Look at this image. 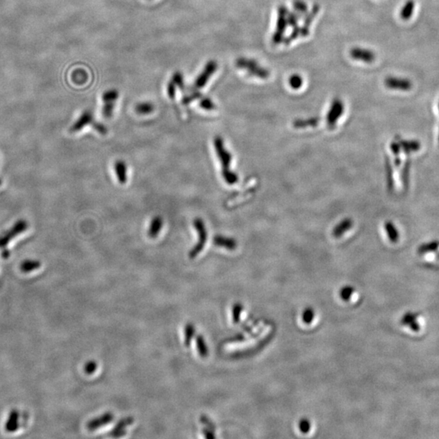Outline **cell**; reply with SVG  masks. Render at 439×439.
I'll use <instances>...</instances> for the list:
<instances>
[{
    "instance_id": "cell-29",
    "label": "cell",
    "mask_w": 439,
    "mask_h": 439,
    "mask_svg": "<svg viewBox=\"0 0 439 439\" xmlns=\"http://www.w3.org/2000/svg\"><path fill=\"white\" fill-rule=\"evenodd\" d=\"M221 174H222V177H223L225 182L229 184V185H234V184H236L239 181V176L235 172H233L232 170H230V168L222 169Z\"/></svg>"
},
{
    "instance_id": "cell-3",
    "label": "cell",
    "mask_w": 439,
    "mask_h": 439,
    "mask_svg": "<svg viewBox=\"0 0 439 439\" xmlns=\"http://www.w3.org/2000/svg\"><path fill=\"white\" fill-rule=\"evenodd\" d=\"M193 225H194V229L197 230L199 239H198L196 244L191 248L189 252V257L190 259L196 258L197 256L203 252V248L205 247L206 243H207V239H208V231L206 229L205 224L202 219H194L193 221Z\"/></svg>"
},
{
    "instance_id": "cell-23",
    "label": "cell",
    "mask_w": 439,
    "mask_h": 439,
    "mask_svg": "<svg viewBox=\"0 0 439 439\" xmlns=\"http://www.w3.org/2000/svg\"><path fill=\"white\" fill-rule=\"evenodd\" d=\"M385 229H386V234H387V236H388L389 240L392 242V243H396V242L399 241L400 234H399V231H398L397 229L395 228V225L392 222H391V221L386 222L385 224Z\"/></svg>"
},
{
    "instance_id": "cell-32",
    "label": "cell",
    "mask_w": 439,
    "mask_h": 439,
    "mask_svg": "<svg viewBox=\"0 0 439 439\" xmlns=\"http://www.w3.org/2000/svg\"><path fill=\"white\" fill-rule=\"evenodd\" d=\"M293 8L297 13L304 15L307 12V5L303 0H294L293 2Z\"/></svg>"
},
{
    "instance_id": "cell-42",
    "label": "cell",
    "mask_w": 439,
    "mask_h": 439,
    "mask_svg": "<svg viewBox=\"0 0 439 439\" xmlns=\"http://www.w3.org/2000/svg\"><path fill=\"white\" fill-rule=\"evenodd\" d=\"M409 172H410V163L409 161H407L402 172V180L406 186L409 183Z\"/></svg>"
},
{
    "instance_id": "cell-33",
    "label": "cell",
    "mask_w": 439,
    "mask_h": 439,
    "mask_svg": "<svg viewBox=\"0 0 439 439\" xmlns=\"http://www.w3.org/2000/svg\"><path fill=\"white\" fill-rule=\"evenodd\" d=\"M302 77L298 74H293L289 78V84L293 90H298L302 86Z\"/></svg>"
},
{
    "instance_id": "cell-7",
    "label": "cell",
    "mask_w": 439,
    "mask_h": 439,
    "mask_svg": "<svg viewBox=\"0 0 439 439\" xmlns=\"http://www.w3.org/2000/svg\"><path fill=\"white\" fill-rule=\"evenodd\" d=\"M344 112V104L339 99H334L332 102L330 108L327 114L326 121L328 126L332 129L335 126L338 119L342 117Z\"/></svg>"
},
{
    "instance_id": "cell-19",
    "label": "cell",
    "mask_w": 439,
    "mask_h": 439,
    "mask_svg": "<svg viewBox=\"0 0 439 439\" xmlns=\"http://www.w3.org/2000/svg\"><path fill=\"white\" fill-rule=\"evenodd\" d=\"M19 428V413L17 411H11L8 420L5 425V429L7 432H15Z\"/></svg>"
},
{
    "instance_id": "cell-45",
    "label": "cell",
    "mask_w": 439,
    "mask_h": 439,
    "mask_svg": "<svg viewBox=\"0 0 439 439\" xmlns=\"http://www.w3.org/2000/svg\"><path fill=\"white\" fill-rule=\"evenodd\" d=\"M92 126L93 128L95 129V131H97V132L100 133V135H107V133H108V129H107L106 126L103 125V124L99 123V122H93Z\"/></svg>"
},
{
    "instance_id": "cell-5",
    "label": "cell",
    "mask_w": 439,
    "mask_h": 439,
    "mask_svg": "<svg viewBox=\"0 0 439 439\" xmlns=\"http://www.w3.org/2000/svg\"><path fill=\"white\" fill-rule=\"evenodd\" d=\"M218 69V64L215 60H209L203 68V71L199 73L194 81L193 89L194 91L203 89L207 85L210 78L216 73Z\"/></svg>"
},
{
    "instance_id": "cell-47",
    "label": "cell",
    "mask_w": 439,
    "mask_h": 439,
    "mask_svg": "<svg viewBox=\"0 0 439 439\" xmlns=\"http://www.w3.org/2000/svg\"><path fill=\"white\" fill-rule=\"evenodd\" d=\"M203 435H204V437L206 439H214V438H216V435H214L213 431L208 428L203 429Z\"/></svg>"
},
{
    "instance_id": "cell-31",
    "label": "cell",
    "mask_w": 439,
    "mask_h": 439,
    "mask_svg": "<svg viewBox=\"0 0 439 439\" xmlns=\"http://www.w3.org/2000/svg\"><path fill=\"white\" fill-rule=\"evenodd\" d=\"M118 98H119V92L115 89L108 90V91H105L102 95V100H103L104 103H107V102H114V103H116V101L118 100Z\"/></svg>"
},
{
    "instance_id": "cell-10",
    "label": "cell",
    "mask_w": 439,
    "mask_h": 439,
    "mask_svg": "<svg viewBox=\"0 0 439 439\" xmlns=\"http://www.w3.org/2000/svg\"><path fill=\"white\" fill-rule=\"evenodd\" d=\"M113 419H114V416L113 413H107L90 421L86 425V428L90 431H96L98 429L102 428V427L111 423L113 422Z\"/></svg>"
},
{
    "instance_id": "cell-21",
    "label": "cell",
    "mask_w": 439,
    "mask_h": 439,
    "mask_svg": "<svg viewBox=\"0 0 439 439\" xmlns=\"http://www.w3.org/2000/svg\"><path fill=\"white\" fill-rule=\"evenodd\" d=\"M415 7V2L413 0H408L400 11V17L404 20H408L412 17Z\"/></svg>"
},
{
    "instance_id": "cell-8",
    "label": "cell",
    "mask_w": 439,
    "mask_h": 439,
    "mask_svg": "<svg viewBox=\"0 0 439 439\" xmlns=\"http://www.w3.org/2000/svg\"><path fill=\"white\" fill-rule=\"evenodd\" d=\"M385 85L387 88L395 91H408L413 87V83L410 80L401 77H386Z\"/></svg>"
},
{
    "instance_id": "cell-53",
    "label": "cell",
    "mask_w": 439,
    "mask_h": 439,
    "mask_svg": "<svg viewBox=\"0 0 439 439\" xmlns=\"http://www.w3.org/2000/svg\"></svg>"
},
{
    "instance_id": "cell-43",
    "label": "cell",
    "mask_w": 439,
    "mask_h": 439,
    "mask_svg": "<svg viewBox=\"0 0 439 439\" xmlns=\"http://www.w3.org/2000/svg\"><path fill=\"white\" fill-rule=\"evenodd\" d=\"M177 86L174 84V82H172V80L168 82V85H167V94H168V97L170 99H174L175 96H176V91H177Z\"/></svg>"
},
{
    "instance_id": "cell-22",
    "label": "cell",
    "mask_w": 439,
    "mask_h": 439,
    "mask_svg": "<svg viewBox=\"0 0 439 439\" xmlns=\"http://www.w3.org/2000/svg\"><path fill=\"white\" fill-rule=\"evenodd\" d=\"M439 248V241H433L431 243H425L420 246L417 250L418 254L425 255L431 252H437Z\"/></svg>"
},
{
    "instance_id": "cell-50",
    "label": "cell",
    "mask_w": 439,
    "mask_h": 439,
    "mask_svg": "<svg viewBox=\"0 0 439 439\" xmlns=\"http://www.w3.org/2000/svg\"><path fill=\"white\" fill-rule=\"evenodd\" d=\"M9 254H10V252L8 250H3L2 252V257L4 259L8 258Z\"/></svg>"
},
{
    "instance_id": "cell-39",
    "label": "cell",
    "mask_w": 439,
    "mask_h": 439,
    "mask_svg": "<svg viewBox=\"0 0 439 439\" xmlns=\"http://www.w3.org/2000/svg\"><path fill=\"white\" fill-rule=\"evenodd\" d=\"M386 172H387V184H388L389 189H390V190H393V170H392V168H391V165H390V162H389V160L386 161Z\"/></svg>"
},
{
    "instance_id": "cell-18",
    "label": "cell",
    "mask_w": 439,
    "mask_h": 439,
    "mask_svg": "<svg viewBox=\"0 0 439 439\" xmlns=\"http://www.w3.org/2000/svg\"><path fill=\"white\" fill-rule=\"evenodd\" d=\"M116 175L120 184H126L127 181V165L123 160H117L114 164Z\"/></svg>"
},
{
    "instance_id": "cell-14",
    "label": "cell",
    "mask_w": 439,
    "mask_h": 439,
    "mask_svg": "<svg viewBox=\"0 0 439 439\" xmlns=\"http://www.w3.org/2000/svg\"><path fill=\"white\" fill-rule=\"evenodd\" d=\"M213 243L216 247H222L229 251H234L236 249L238 243L234 239L230 237H225L223 235H216L213 238Z\"/></svg>"
},
{
    "instance_id": "cell-30",
    "label": "cell",
    "mask_w": 439,
    "mask_h": 439,
    "mask_svg": "<svg viewBox=\"0 0 439 439\" xmlns=\"http://www.w3.org/2000/svg\"><path fill=\"white\" fill-rule=\"evenodd\" d=\"M196 333V329L194 328L192 324H187L185 327V339H184V343L185 347H189L191 342V340L194 337V334Z\"/></svg>"
},
{
    "instance_id": "cell-37",
    "label": "cell",
    "mask_w": 439,
    "mask_h": 439,
    "mask_svg": "<svg viewBox=\"0 0 439 439\" xmlns=\"http://www.w3.org/2000/svg\"><path fill=\"white\" fill-rule=\"evenodd\" d=\"M172 81L174 82V84L177 86V88H180L181 91H183L184 88H185L183 75L180 72H176V73H173Z\"/></svg>"
},
{
    "instance_id": "cell-26",
    "label": "cell",
    "mask_w": 439,
    "mask_h": 439,
    "mask_svg": "<svg viewBox=\"0 0 439 439\" xmlns=\"http://www.w3.org/2000/svg\"><path fill=\"white\" fill-rule=\"evenodd\" d=\"M154 109V105L149 102L140 103L135 107V112L139 115H149L152 113Z\"/></svg>"
},
{
    "instance_id": "cell-44",
    "label": "cell",
    "mask_w": 439,
    "mask_h": 439,
    "mask_svg": "<svg viewBox=\"0 0 439 439\" xmlns=\"http://www.w3.org/2000/svg\"><path fill=\"white\" fill-rule=\"evenodd\" d=\"M199 422H200V423H202L203 426H205L206 428L209 429V430H212V431H213L216 430V427H215L214 424H213L212 421L208 419V417H206V416H201L200 418H199Z\"/></svg>"
},
{
    "instance_id": "cell-34",
    "label": "cell",
    "mask_w": 439,
    "mask_h": 439,
    "mask_svg": "<svg viewBox=\"0 0 439 439\" xmlns=\"http://www.w3.org/2000/svg\"><path fill=\"white\" fill-rule=\"evenodd\" d=\"M114 108H115V103L114 102L104 103V107L102 108V114L105 118H110V117H113Z\"/></svg>"
},
{
    "instance_id": "cell-36",
    "label": "cell",
    "mask_w": 439,
    "mask_h": 439,
    "mask_svg": "<svg viewBox=\"0 0 439 439\" xmlns=\"http://www.w3.org/2000/svg\"><path fill=\"white\" fill-rule=\"evenodd\" d=\"M302 15L297 13L296 11H289L287 14V23L288 25L292 27H295L298 25V20Z\"/></svg>"
},
{
    "instance_id": "cell-46",
    "label": "cell",
    "mask_w": 439,
    "mask_h": 439,
    "mask_svg": "<svg viewBox=\"0 0 439 439\" xmlns=\"http://www.w3.org/2000/svg\"><path fill=\"white\" fill-rule=\"evenodd\" d=\"M391 149L392 150V152L394 153V154L395 155H399L400 154V150H401V147H400V145L399 143H396V142H393L391 145Z\"/></svg>"
},
{
    "instance_id": "cell-25",
    "label": "cell",
    "mask_w": 439,
    "mask_h": 439,
    "mask_svg": "<svg viewBox=\"0 0 439 439\" xmlns=\"http://www.w3.org/2000/svg\"><path fill=\"white\" fill-rule=\"evenodd\" d=\"M320 6L319 4H314L313 7H311L310 11H307L303 16V25L304 26L309 27L311 25V23L313 21L314 19L316 18V15L320 11Z\"/></svg>"
},
{
    "instance_id": "cell-52",
    "label": "cell",
    "mask_w": 439,
    "mask_h": 439,
    "mask_svg": "<svg viewBox=\"0 0 439 439\" xmlns=\"http://www.w3.org/2000/svg\"><path fill=\"white\" fill-rule=\"evenodd\" d=\"M2 185V180L0 179V185Z\"/></svg>"
},
{
    "instance_id": "cell-24",
    "label": "cell",
    "mask_w": 439,
    "mask_h": 439,
    "mask_svg": "<svg viewBox=\"0 0 439 439\" xmlns=\"http://www.w3.org/2000/svg\"><path fill=\"white\" fill-rule=\"evenodd\" d=\"M399 144H400V147L403 148L404 152L407 153V154L413 152V151H417V150H419L421 149V144H420L419 142L405 141V140L403 141L402 140Z\"/></svg>"
},
{
    "instance_id": "cell-41",
    "label": "cell",
    "mask_w": 439,
    "mask_h": 439,
    "mask_svg": "<svg viewBox=\"0 0 439 439\" xmlns=\"http://www.w3.org/2000/svg\"><path fill=\"white\" fill-rule=\"evenodd\" d=\"M97 363L94 361V360L89 361L88 363H86V365L84 366L85 373L86 374H88V375H91V374L95 373V371L97 370Z\"/></svg>"
},
{
    "instance_id": "cell-13",
    "label": "cell",
    "mask_w": 439,
    "mask_h": 439,
    "mask_svg": "<svg viewBox=\"0 0 439 439\" xmlns=\"http://www.w3.org/2000/svg\"><path fill=\"white\" fill-rule=\"evenodd\" d=\"M93 122H94V117H93L92 113L89 111H85L82 116L77 119V122L72 126L70 131L73 133L78 132V131H82L85 126L92 124Z\"/></svg>"
},
{
    "instance_id": "cell-35",
    "label": "cell",
    "mask_w": 439,
    "mask_h": 439,
    "mask_svg": "<svg viewBox=\"0 0 439 439\" xmlns=\"http://www.w3.org/2000/svg\"><path fill=\"white\" fill-rule=\"evenodd\" d=\"M199 106L206 111L215 110L216 108V104L212 102L210 98L208 97H203L199 101Z\"/></svg>"
},
{
    "instance_id": "cell-51",
    "label": "cell",
    "mask_w": 439,
    "mask_h": 439,
    "mask_svg": "<svg viewBox=\"0 0 439 439\" xmlns=\"http://www.w3.org/2000/svg\"><path fill=\"white\" fill-rule=\"evenodd\" d=\"M436 258H437L438 260H439V253H438L437 255H436Z\"/></svg>"
},
{
    "instance_id": "cell-4",
    "label": "cell",
    "mask_w": 439,
    "mask_h": 439,
    "mask_svg": "<svg viewBox=\"0 0 439 439\" xmlns=\"http://www.w3.org/2000/svg\"><path fill=\"white\" fill-rule=\"evenodd\" d=\"M29 227L28 222L24 220H19L14 224L12 227L0 235V248H4L8 245L10 241L15 239L19 234H22Z\"/></svg>"
},
{
    "instance_id": "cell-12",
    "label": "cell",
    "mask_w": 439,
    "mask_h": 439,
    "mask_svg": "<svg viewBox=\"0 0 439 439\" xmlns=\"http://www.w3.org/2000/svg\"><path fill=\"white\" fill-rule=\"evenodd\" d=\"M134 418L131 417H126L117 422L113 431L109 433V436L113 438L122 437L126 435V428L127 426H131L134 423Z\"/></svg>"
},
{
    "instance_id": "cell-17",
    "label": "cell",
    "mask_w": 439,
    "mask_h": 439,
    "mask_svg": "<svg viewBox=\"0 0 439 439\" xmlns=\"http://www.w3.org/2000/svg\"><path fill=\"white\" fill-rule=\"evenodd\" d=\"M352 226H353V221L351 219L347 218L342 220L333 229V236L338 239L340 237L342 236L345 233H347L350 229H351Z\"/></svg>"
},
{
    "instance_id": "cell-11",
    "label": "cell",
    "mask_w": 439,
    "mask_h": 439,
    "mask_svg": "<svg viewBox=\"0 0 439 439\" xmlns=\"http://www.w3.org/2000/svg\"><path fill=\"white\" fill-rule=\"evenodd\" d=\"M418 317H419V314L413 312V311H409L406 314H404L400 322L404 326L409 327L411 330L414 332H419L421 330V325L417 320Z\"/></svg>"
},
{
    "instance_id": "cell-27",
    "label": "cell",
    "mask_w": 439,
    "mask_h": 439,
    "mask_svg": "<svg viewBox=\"0 0 439 439\" xmlns=\"http://www.w3.org/2000/svg\"><path fill=\"white\" fill-rule=\"evenodd\" d=\"M197 351L199 352L200 357H208V349L206 344L205 339L202 335H198L196 337Z\"/></svg>"
},
{
    "instance_id": "cell-48",
    "label": "cell",
    "mask_w": 439,
    "mask_h": 439,
    "mask_svg": "<svg viewBox=\"0 0 439 439\" xmlns=\"http://www.w3.org/2000/svg\"><path fill=\"white\" fill-rule=\"evenodd\" d=\"M313 311H310V310L305 311L304 313H303V319H304L305 322L310 323L311 318L313 319Z\"/></svg>"
},
{
    "instance_id": "cell-20",
    "label": "cell",
    "mask_w": 439,
    "mask_h": 439,
    "mask_svg": "<svg viewBox=\"0 0 439 439\" xmlns=\"http://www.w3.org/2000/svg\"><path fill=\"white\" fill-rule=\"evenodd\" d=\"M320 122L318 117H310L307 119H298L293 122V126L295 129H305L307 127H315Z\"/></svg>"
},
{
    "instance_id": "cell-6",
    "label": "cell",
    "mask_w": 439,
    "mask_h": 439,
    "mask_svg": "<svg viewBox=\"0 0 439 439\" xmlns=\"http://www.w3.org/2000/svg\"><path fill=\"white\" fill-rule=\"evenodd\" d=\"M213 144L216 154L222 166V169L230 168L232 161V154L229 150H226L223 139L220 136H216L213 140Z\"/></svg>"
},
{
    "instance_id": "cell-16",
    "label": "cell",
    "mask_w": 439,
    "mask_h": 439,
    "mask_svg": "<svg viewBox=\"0 0 439 439\" xmlns=\"http://www.w3.org/2000/svg\"><path fill=\"white\" fill-rule=\"evenodd\" d=\"M163 221L161 216H154L152 221H150V226L148 229L147 235L150 239H155L163 227Z\"/></svg>"
},
{
    "instance_id": "cell-38",
    "label": "cell",
    "mask_w": 439,
    "mask_h": 439,
    "mask_svg": "<svg viewBox=\"0 0 439 439\" xmlns=\"http://www.w3.org/2000/svg\"><path fill=\"white\" fill-rule=\"evenodd\" d=\"M201 96H202V95H201L199 91H194V92L191 93L190 95H185V97L182 99V104H183L184 105H188V104L192 103L194 100L200 99Z\"/></svg>"
},
{
    "instance_id": "cell-1",
    "label": "cell",
    "mask_w": 439,
    "mask_h": 439,
    "mask_svg": "<svg viewBox=\"0 0 439 439\" xmlns=\"http://www.w3.org/2000/svg\"><path fill=\"white\" fill-rule=\"evenodd\" d=\"M235 64L239 69L245 70L249 75L253 77H258L261 79H267L270 77V71L260 65L258 62L252 59L239 57L237 59Z\"/></svg>"
},
{
    "instance_id": "cell-49",
    "label": "cell",
    "mask_w": 439,
    "mask_h": 439,
    "mask_svg": "<svg viewBox=\"0 0 439 439\" xmlns=\"http://www.w3.org/2000/svg\"><path fill=\"white\" fill-rule=\"evenodd\" d=\"M300 426L301 431H303V432H305V431H306V432L308 431L309 423L307 421L301 422Z\"/></svg>"
},
{
    "instance_id": "cell-9",
    "label": "cell",
    "mask_w": 439,
    "mask_h": 439,
    "mask_svg": "<svg viewBox=\"0 0 439 439\" xmlns=\"http://www.w3.org/2000/svg\"><path fill=\"white\" fill-rule=\"evenodd\" d=\"M350 55L354 60H360L368 64L373 63L376 59L375 53L373 51L361 47H353L350 51Z\"/></svg>"
},
{
    "instance_id": "cell-2",
    "label": "cell",
    "mask_w": 439,
    "mask_h": 439,
    "mask_svg": "<svg viewBox=\"0 0 439 439\" xmlns=\"http://www.w3.org/2000/svg\"><path fill=\"white\" fill-rule=\"evenodd\" d=\"M289 10L285 5H280L278 8V20H277L276 30L272 36V42L273 44L277 45L283 43V40L285 38L284 33L288 26L287 23V14Z\"/></svg>"
},
{
    "instance_id": "cell-28",
    "label": "cell",
    "mask_w": 439,
    "mask_h": 439,
    "mask_svg": "<svg viewBox=\"0 0 439 439\" xmlns=\"http://www.w3.org/2000/svg\"><path fill=\"white\" fill-rule=\"evenodd\" d=\"M40 267H41V263L39 261H32V260L24 261L20 265V270L24 273H30V272L38 270Z\"/></svg>"
},
{
    "instance_id": "cell-40",
    "label": "cell",
    "mask_w": 439,
    "mask_h": 439,
    "mask_svg": "<svg viewBox=\"0 0 439 439\" xmlns=\"http://www.w3.org/2000/svg\"><path fill=\"white\" fill-rule=\"evenodd\" d=\"M243 311V306L237 303L233 307V311H232V315H233V320L234 323H239L240 320L241 312Z\"/></svg>"
},
{
    "instance_id": "cell-15",
    "label": "cell",
    "mask_w": 439,
    "mask_h": 439,
    "mask_svg": "<svg viewBox=\"0 0 439 439\" xmlns=\"http://www.w3.org/2000/svg\"><path fill=\"white\" fill-rule=\"evenodd\" d=\"M309 33H310L309 27L304 26V25H302V26L297 25V26L293 27V30L289 35L285 37L283 40V43L285 45H289L297 38H300V37H307L308 36Z\"/></svg>"
}]
</instances>
